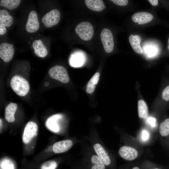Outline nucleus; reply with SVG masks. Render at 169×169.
<instances>
[{"instance_id":"f257e3e1","label":"nucleus","mask_w":169,"mask_h":169,"mask_svg":"<svg viewBox=\"0 0 169 169\" xmlns=\"http://www.w3.org/2000/svg\"><path fill=\"white\" fill-rule=\"evenodd\" d=\"M10 85L13 91L18 95L23 96L27 95L30 89L28 81L23 77L15 75L11 79Z\"/></svg>"},{"instance_id":"f03ea898","label":"nucleus","mask_w":169,"mask_h":169,"mask_svg":"<svg viewBox=\"0 0 169 169\" xmlns=\"http://www.w3.org/2000/svg\"><path fill=\"white\" fill-rule=\"evenodd\" d=\"M76 34L82 40L88 41L91 39L94 34L93 27L88 22H82L76 27Z\"/></svg>"},{"instance_id":"7ed1b4c3","label":"nucleus","mask_w":169,"mask_h":169,"mask_svg":"<svg viewBox=\"0 0 169 169\" xmlns=\"http://www.w3.org/2000/svg\"><path fill=\"white\" fill-rule=\"evenodd\" d=\"M49 74L52 78L62 83H67L69 81L67 71L63 66L60 65L54 66L49 70Z\"/></svg>"},{"instance_id":"20e7f679","label":"nucleus","mask_w":169,"mask_h":169,"mask_svg":"<svg viewBox=\"0 0 169 169\" xmlns=\"http://www.w3.org/2000/svg\"><path fill=\"white\" fill-rule=\"evenodd\" d=\"M100 36L105 51L107 53L111 52L113 50L114 44L111 31L109 29L104 28L101 32Z\"/></svg>"},{"instance_id":"39448f33","label":"nucleus","mask_w":169,"mask_h":169,"mask_svg":"<svg viewBox=\"0 0 169 169\" xmlns=\"http://www.w3.org/2000/svg\"><path fill=\"white\" fill-rule=\"evenodd\" d=\"M60 15V12L58 10L53 9L43 17L42 22L46 27H51L59 23Z\"/></svg>"},{"instance_id":"423d86ee","label":"nucleus","mask_w":169,"mask_h":169,"mask_svg":"<svg viewBox=\"0 0 169 169\" xmlns=\"http://www.w3.org/2000/svg\"><path fill=\"white\" fill-rule=\"evenodd\" d=\"M38 129L37 124L33 121L28 122L24 128L23 135V141L25 144L29 143L36 135Z\"/></svg>"},{"instance_id":"0eeeda50","label":"nucleus","mask_w":169,"mask_h":169,"mask_svg":"<svg viewBox=\"0 0 169 169\" xmlns=\"http://www.w3.org/2000/svg\"><path fill=\"white\" fill-rule=\"evenodd\" d=\"M13 45L5 42L0 45V57L5 62L11 61L14 56Z\"/></svg>"},{"instance_id":"6e6552de","label":"nucleus","mask_w":169,"mask_h":169,"mask_svg":"<svg viewBox=\"0 0 169 169\" xmlns=\"http://www.w3.org/2000/svg\"><path fill=\"white\" fill-rule=\"evenodd\" d=\"M39 23L36 11H32L29 13L26 25V29L28 33H33L39 29Z\"/></svg>"},{"instance_id":"1a4fd4ad","label":"nucleus","mask_w":169,"mask_h":169,"mask_svg":"<svg viewBox=\"0 0 169 169\" xmlns=\"http://www.w3.org/2000/svg\"><path fill=\"white\" fill-rule=\"evenodd\" d=\"M119 154L123 159L127 161H132L136 159L138 155L136 149L129 146H123L119 150Z\"/></svg>"},{"instance_id":"9d476101","label":"nucleus","mask_w":169,"mask_h":169,"mask_svg":"<svg viewBox=\"0 0 169 169\" xmlns=\"http://www.w3.org/2000/svg\"><path fill=\"white\" fill-rule=\"evenodd\" d=\"M73 144L72 141L65 140L55 143L53 145L52 149L53 152L56 154L62 153L69 150Z\"/></svg>"},{"instance_id":"9b49d317","label":"nucleus","mask_w":169,"mask_h":169,"mask_svg":"<svg viewBox=\"0 0 169 169\" xmlns=\"http://www.w3.org/2000/svg\"><path fill=\"white\" fill-rule=\"evenodd\" d=\"M153 18V15L146 12H138L132 16L133 21L139 24H143L151 21Z\"/></svg>"},{"instance_id":"f8f14e48","label":"nucleus","mask_w":169,"mask_h":169,"mask_svg":"<svg viewBox=\"0 0 169 169\" xmlns=\"http://www.w3.org/2000/svg\"><path fill=\"white\" fill-rule=\"evenodd\" d=\"M93 148L97 156L105 165H110L111 163V160L103 147L100 144L97 143L94 145Z\"/></svg>"},{"instance_id":"ddd939ff","label":"nucleus","mask_w":169,"mask_h":169,"mask_svg":"<svg viewBox=\"0 0 169 169\" xmlns=\"http://www.w3.org/2000/svg\"><path fill=\"white\" fill-rule=\"evenodd\" d=\"M62 117V115L60 114H56L51 116L46 121V126L49 130L54 132H58L59 130V127L57 121Z\"/></svg>"},{"instance_id":"4468645a","label":"nucleus","mask_w":169,"mask_h":169,"mask_svg":"<svg viewBox=\"0 0 169 169\" xmlns=\"http://www.w3.org/2000/svg\"><path fill=\"white\" fill-rule=\"evenodd\" d=\"M33 47L35 54L38 57L44 58L48 53L46 47L40 39L34 40L33 43Z\"/></svg>"},{"instance_id":"2eb2a0df","label":"nucleus","mask_w":169,"mask_h":169,"mask_svg":"<svg viewBox=\"0 0 169 169\" xmlns=\"http://www.w3.org/2000/svg\"><path fill=\"white\" fill-rule=\"evenodd\" d=\"M17 108V104L12 102L10 103L6 107L5 110V118L8 122L11 123L14 121V114Z\"/></svg>"},{"instance_id":"dca6fc26","label":"nucleus","mask_w":169,"mask_h":169,"mask_svg":"<svg viewBox=\"0 0 169 169\" xmlns=\"http://www.w3.org/2000/svg\"><path fill=\"white\" fill-rule=\"evenodd\" d=\"M84 2L88 8L94 11L100 12L105 8L103 0H85Z\"/></svg>"},{"instance_id":"f3484780","label":"nucleus","mask_w":169,"mask_h":169,"mask_svg":"<svg viewBox=\"0 0 169 169\" xmlns=\"http://www.w3.org/2000/svg\"><path fill=\"white\" fill-rule=\"evenodd\" d=\"M129 41L133 50L138 54H142V50L140 45L141 38L138 35H131L129 37Z\"/></svg>"},{"instance_id":"a211bd4d","label":"nucleus","mask_w":169,"mask_h":169,"mask_svg":"<svg viewBox=\"0 0 169 169\" xmlns=\"http://www.w3.org/2000/svg\"><path fill=\"white\" fill-rule=\"evenodd\" d=\"M13 23V18L6 10H0V25L4 27L10 26Z\"/></svg>"},{"instance_id":"6ab92c4d","label":"nucleus","mask_w":169,"mask_h":169,"mask_svg":"<svg viewBox=\"0 0 169 169\" xmlns=\"http://www.w3.org/2000/svg\"><path fill=\"white\" fill-rule=\"evenodd\" d=\"M84 57L81 53H76L71 55L69 59L70 64L73 67H79L84 63Z\"/></svg>"},{"instance_id":"aec40b11","label":"nucleus","mask_w":169,"mask_h":169,"mask_svg":"<svg viewBox=\"0 0 169 169\" xmlns=\"http://www.w3.org/2000/svg\"><path fill=\"white\" fill-rule=\"evenodd\" d=\"M100 75L99 73L96 72L91 78L86 86V92L87 93L91 94L93 93L99 82Z\"/></svg>"},{"instance_id":"412c9836","label":"nucleus","mask_w":169,"mask_h":169,"mask_svg":"<svg viewBox=\"0 0 169 169\" xmlns=\"http://www.w3.org/2000/svg\"><path fill=\"white\" fill-rule=\"evenodd\" d=\"M138 112L140 118L143 119L147 118L148 113V106L144 100H140L138 101Z\"/></svg>"},{"instance_id":"4be33fe9","label":"nucleus","mask_w":169,"mask_h":169,"mask_svg":"<svg viewBox=\"0 0 169 169\" xmlns=\"http://www.w3.org/2000/svg\"><path fill=\"white\" fill-rule=\"evenodd\" d=\"M90 161V169H105V165L97 156L92 155Z\"/></svg>"},{"instance_id":"5701e85b","label":"nucleus","mask_w":169,"mask_h":169,"mask_svg":"<svg viewBox=\"0 0 169 169\" xmlns=\"http://www.w3.org/2000/svg\"><path fill=\"white\" fill-rule=\"evenodd\" d=\"M20 0H1L0 6L12 10L17 8L20 4Z\"/></svg>"},{"instance_id":"b1692460","label":"nucleus","mask_w":169,"mask_h":169,"mask_svg":"<svg viewBox=\"0 0 169 169\" xmlns=\"http://www.w3.org/2000/svg\"><path fill=\"white\" fill-rule=\"evenodd\" d=\"M159 131L162 136H166L169 135V118L165 120L161 123Z\"/></svg>"},{"instance_id":"393cba45","label":"nucleus","mask_w":169,"mask_h":169,"mask_svg":"<svg viewBox=\"0 0 169 169\" xmlns=\"http://www.w3.org/2000/svg\"><path fill=\"white\" fill-rule=\"evenodd\" d=\"M57 163L54 161H48L44 162L41 166V169H55Z\"/></svg>"},{"instance_id":"a878e982","label":"nucleus","mask_w":169,"mask_h":169,"mask_svg":"<svg viewBox=\"0 0 169 169\" xmlns=\"http://www.w3.org/2000/svg\"><path fill=\"white\" fill-rule=\"evenodd\" d=\"M161 97L162 99L164 101H169V85L166 86L163 90Z\"/></svg>"},{"instance_id":"bb28decb","label":"nucleus","mask_w":169,"mask_h":169,"mask_svg":"<svg viewBox=\"0 0 169 169\" xmlns=\"http://www.w3.org/2000/svg\"><path fill=\"white\" fill-rule=\"evenodd\" d=\"M3 169H14L13 164L8 160H5L1 165Z\"/></svg>"},{"instance_id":"cd10ccee","label":"nucleus","mask_w":169,"mask_h":169,"mask_svg":"<svg viewBox=\"0 0 169 169\" xmlns=\"http://www.w3.org/2000/svg\"><path fill=\"white\" fill-rule=\"evenodd\" d=\"M149 132L146 130L142 131L141 133V138L143 141H147L150 138Z\"/></svg>"},{"instance_id":"c85d7f7f","label":"nucleus","mask_w":169,"mask_h":169,"mask_svg":"<svg viewBox=\"0 0 169 169\" xmlns=\"http://www.w3.org/2000/svg\"><path fill=\"white\" fill-rule=\"evenodd\" d=\"M115 4L120 6H124L126 5L128 3L127 0H111Z\"/></svg>"},{"instance_id":"c756f323","label":"nucleus","mask_w":169,"mask_h":169,"mask_svg":"<svg viewBox=\"0 0 169 169\" xmlns=\"http://www.w3.org/2000/svg\"><path fill=\"white\" fill-rule=\"evenodd\" d=\"M147 122L153 127H155L156 125V120L153 117H150L147 119Z\"/></svg>"},{"instance_id":"7c9ffc66","label":"nucleus","mask_w":169,"mask_h":169,"mask_svg":"<svg viewBox=\"0 0 169 169\" xmlns=\"http://www.w3.org/2000/svg\"><path fill=\"white\" fill-rule=\"evenodd\" d=\"M6 32V28L5 27L0 25V35L4 34Z\"/></svg>"},{"instance_id":"2f4dec72","label":"nucleus","mask_w":169,"mask_h":169,"mask_svg":"<svg viewBox=\"0 0 169 169\" xmlns=\"http://www.w3.org/2000/svg\"><path fill=\"white\" fill-rule=\"evenodd\" d=\"M148 1L153 6H156L158 3V0H149Z\"/></svg>"},{"instance_id":"473e14b6","label":"nucleus","mask_w":169,"mask_h":169,"mask_svg":"<svg viewBox=\"0 0 169 169\" xmlns=\"http://www.w3.org/2000/svg\"><path fill=\"white\" fill-rule=\"evenodd\" d=\"M132 169H140L137 166H135V167H134Z\"/></svg>"},{"instance_id":"72a5a7b5","label":"nucleus","mask_w":169,"mask_h":169,"mask_svg":"<svg viewBox=\"0 0 169 169\" xmlns=\"http://www.w3.org/2000/svg\"><path fill=\"white\" fill-rule=\"evenodd\" d=\"M168 41L169 45H168V49L169 50V39H168Z\"/></svg>"},{"instance_id":"f704fd0d","label":"nucleus","mask_w":169,"mask_h":169,"mask_svg":"<svg viewBox=\"0 0 169 169\" xmlns=\"http://www.w3.org/2000/svg\"><path fill=\"white\" fill-rule=\"evenodd\" d=\"M160 169L156 168H155V169Z\"/></svg>"}]
</instances>
